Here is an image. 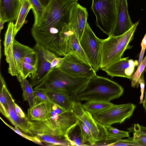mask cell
<instances>
[{
	"label": "cell",
	"instance_id": "cell-1",
	"mask_svg": "<svg viewBox=\"0 0 146 146\" xmlns=\"http://www.w3.org/2000/svg\"><path fill=\"white\" fill-rule=\"evenodd\" d=\"M75 2L71 0H51L45 7L38 23L33 26L31 32L46 42L57 40L64 25L69 23L70 10Z\"/></svg>",
	"mask_w": 146,
	"mask_h": 146
},
{
	"label": "cell",
	"instance_id": "cell-2",
	"mask_svg": "<svg viewBox=\"0 0 146 146\" xmlns=\"http://www.w3.org/2000/svg\"><path fill=\"white\" fill-rule=\"evenodd\" d=\"M47 103L48 111L46 119L29 120L28 130L32 136L44 134L64 137L67 130L77 122L78 119L73 110H66L51 101Z\"/></svg>",
	"mask_w": 146,
	"mask_h": 146
},
{
	"label": "cell",
	"instance_id": "cell-3",
	"mask_svg": "<svg viewBox=\"0 0 146 146\" xmlns=\"http://www.w3.org/2000/svg\"><path fill=\"white\" fill-rule=\"evenodd\" d=\"M123 87L117 83L97 75L88 79L78 92L76 101H100L110 102L123 93Z\"/></svg>",
	"mask_w": 146,
	"mask_h": 146
},
{
	"label": "cell",
	"instance_id": "cell-4",
	"mask_svg": "<svg viewBox=\"0 0 146 146\" xmlns=\"http://www.w3.org/2000/svg\"><path fill=\"white\" fill-rule=\"evenodd\" d=\"M139 21L123 34L110 36L102 39L101 69L105 68L122 58L124 52L132 46L129 43L133 39Z\"/></svg>",
	"mask_w": 146,
	"mask_h": 146
},
{
	"label": "cell",
	"instance_id": "cell-5",
	"mask_svg": "<svg viewBox=\"0 0 146 146\" xmlns=\"http://www.w3.org/2000/svg\"><path fill=\"white\" fill-rule=\"evenodd\" d=\"M87 80L72 76L57 68L33 89L66 91L76 101L78 92L85 86Z\"/></svg>",
	"mask_w": 146,
	"mask_h": 146
},
{
	"label": "cell",
	"instance_id": "cell-6",
	"mask_svg": "<svg viewBox=\"0 0 146 146\" xmlns=\"http://www.w3.org/2000/svg\"><path fill=\"white\" fill-rule=\"evenodd\" d=\"M91 9L96 16L97 26L110 36L117 17L115 0H92Z\"/></svg>",
	"mask_w": 146,
	"mask_h": 146
},
{
	"label": "cell",
	"instance_id": "cell-7",
	"mask_svg": "<svg viewBox=\"0 0 146 146\" xmlns=\"http://www.w3.org/2000/svg\"><path fill=\"white\" fill-rule=\"evenodd\" d=\"M102 41L87 22L80 42L90 65L96 72L101 69Z\"/></svg>",
	"mask_w": 146,
	"mask_h": 146
},
{
	"label": "cell",
	"instance_id": "cell-8",
	"mask_svg": "<svg viewBox=\"0 0 146 146\" xmlns=\"http://www.w3.org/2000/svg\"><path fill=\"white\" fill-rule=\"evenodd\" d=\"M135 107V104L131 103L114 104L103 111L93 114V116L104 126L121 123L131 117Z\"/></svg>",
	"mask_w": 146,
	"mask_h": 146
},
{
	"label": "cell",
	"instance_id": "cell-9",
	"mask_svg": "<svg viewBox=\"0 0 146 146\" xmlns=\"http://www.w3.org/2000/svg\"><path fill=\"white\" fill-rule=\"evenodd\" d=\"M72 76L88 79L96 75L92 66L75 54L70 53L62 58L58 68Z\"/></svg>",
	"mask_w": 146,
	"mask_h": 146
},
{
	"label": "cell",
	"instance_id": "cell-10",
	"mask_svg": "<svg viewBox=\"0 0 146 146\" xmlns=\"http://www.w3.org/2000/svg\"><path fill=\"white\" fill-rule=\"evenodd\" d=\"M73 110L78 118L89 129L96 142L105 140L104 126L96 120L92 115L84 109L80 101L75 102Z\"/></svg>",
	"mask_w": 146,
	"mask_h": 146
},
{
	"label": "cell",
	"instance_id": "cell-11",
	"mask_svg": "<svg viewBox=\"0 0 146 146\" xmlns=\"http://www.w3.org/2000/svg\"><path fill=\"white\" fill-rule=\"evenodd\" d=\"M129 57L122 58L101 69L111 78L119 77L131 79L135 67L138 66V62L137 60L129 59Z\"/></svg>",
	"mask_w": 146,
	"mask_h": 146
},
{
	"label": "cell",
	"instance_id": "cell-12",
	"mask_svg": "<svg viewBox=\"0 0 146 146\" xmlns=\"http://www.w3.org/2000/svg\"><path fill=\"white\" fill-rule=\"evenodd\" d=\"M88 13L86 9L77 2L72 6L70 11L69 24L80 39L87 22Z\"/></svg>",
	"mask_w": 146,
	"mask_h": 146
},
{
	"label": "cell",
	"instance_id": "cell-13",
	"mask_svg": "<svg viewBox=\"0 0 146 146\" xmlns=\"http://www.w3.org/2000/svg\"><path fill=\"white\" fill-rule=\"evenodd\" d=\"M129 14L127 0H119L115 26L110 36L123 34L133 25Z\"/></svg>",
	"mask_w": 146,
	"mask_h": 146
},
{
	"label": "cell",
	"instance_id": "cell-14",
	"mask_svg": "<svg viewBox=\"0 0 146 146\" xmlns=\"http://www.w3.org/2000/svg\"><path fill=\"white\" fill-rule=\"evenodd\" d=\"M38 53L39 61L38 69L35 76L31 79V84L33 87L41 83L49 74L51 62L44 58L42 50V46L36 43L33 48Z\"/></svg>",
	"mask_w": 146,
	"mask_h": 146
},
{
	"label": "cell",
	"instance_id": "cell-15",
	"mask_svg": "<svg viewBox=\"0 0 146 146\" xmlns=\"http://www.w3.org/2000/svg\"><path fill=\"white\" fill-rule=\"evenodd\" d=\"M7 94L8 108L5 117L10 121L15 127H17L26 133L31 135L28 129V118H22L18 115L15 111L14 100L8 90Z\"/></svg>",
	"mask_w": 146,
	"mask_h": 146
},
{
	"label": "cell",
	"instance_id": "cell-16",
	"mask_svg": "<svg viewBox=\"0 0 146 146\" xmlns=\"http://www.w3.org/2000/svg\"><path fill=\"white\" fill-rule=\"evenodd\" d=\"M21 6L18 0H0V18L6 22L17 20Z\"/></svg>",
	"mask_w": 146,
	"mask_h": 146
},
{
	"label": "cell",
	"instance_id": "cell-17",
	"mask_svg": "<svg viewBox=\"0 0 146 146\" xmlns=\"http://www.w3.org/2000/svg\"><path fill=\"white\" fill-rule=\"evenodd\" d=\"M43 90L52 102L66 110H73L76 101L68 92L64 91Z\"/></svg>",
	"mask_w": 146,
	"mask_h": 146
},
{
	"label": "cell",
	"instance_id": "cell-18",
	"mask_svg": "<svg viewBox=\"0 0 146 146\" xmlns=\"http://www.w3.org/2000/svg\"><path fill=\"white\" fill-rule=\"evenodd\" d=\"M13 49L16 68L18 73L22 76L23 66L25 58L27 55L34 50L19 43L15 39L13 42Z\"/></svg>",
	"mask_w": 146,
	"mask_h": 146
},
{
	"label": "cell",
	"instance_id": "cell-19",
	"mask_svg": "<svg viewBox=\"0 0 146 146\" xmlns=\"http://www.w3.org/2000/svg\"><path fill=\"white\" fill-rule=\"evenodd\" d=\"M48 102H41L35 103L27 111V117L32 121H44L46 119L48 111Z\"/></svg>",
	"mask_w": 146,
	"mask_h": 146
},
{
	"label": "cell",
	"instance_id": "cell-20",
	"mask_svg": "<svg viewBox=\"0 0 146 146\" xmlns=\"http://www.w3.org/2000/svg\"><path fill=\"white\" fill-rule=\"evenodd\" d=\"M64 137L71 146L88 145L83 137L78 121L67 130Z\"/></svg>",
	"mask_w": 146,
	"mask_h": 146
},
{
	"label": "cell",
	"instance_id": "cell-21",
	"mask_svg": "<svg viewBox=\"0 0 146 146\" xmlns=\"http://www.w3.org/2000/svg\"><path fill=\"white\" fill-rule=\"evenodd\" d=\"M71 53L75 54L90 65L89 61L80 44V39L74 30L71 34L67 43V54Z\"/></svg>",
	"mask_w": 146,
	"mask_h": 146
},
{
	"label": "cell",
	"instance_id": "cell-22",
	"mask_svg": "<svg viewBox=\"0 0 146 146\" xmlns=\"http://www.w3.org/2000/svg\"><path fill=\"white\" fill-rule=\"evenodd\" d=\"M16 76L23 91V99L28 102L29 108H31L35 103V95L33 87L26 79L24 78L20 74L18 73Z\"/></svg>",
	"mask_w": 146,
	"mask_h": 146
},
{
	"label": "cell",
	"instance_id": "cell-23",
	"mask_svg": "<svg viewBox=\"0 0 146 146\" xmlns=\"http://www.w3.org/2000/svg\"><path fill=\"white\" fill-rule=\"evenodd\" d=\"M114 105L110 102L92 101H88L82 104V106L85 110L93 115L103 111Z\"/></svg>",
	"mask_w": 146,
	"mask_h": 146
},
{
	"label": "cell",
	"instance_id": "cell-24",
	"mask_svg": "<svg viewBox=\"0 0 146 146\" xmlns=\"http://www.w3.org/2000/svg\"><path fill=\"white\" fill-rule=\"evenodd\" d=\"M32 7L29 0H23L21 2V7L16 23L15 24L14 36L23 26L26 17Z\"/></svg>",
	"mask_w": 146,
	"mask_h": 146
},
{
	"label": "cell",
	"instance_id": "cell-25",
	"mask_svg": "<svg viewBox=\"0 0 146 146\" xmlns=\"http://www.w3.org/2000/svg\"><path fill=\"white\" fill-rule=\"evenodd\" d=\"M47 145L71 146L65 137H58L49 134H39L35 135Z\"/></svg>",
	"mask_w": 146,
	"mask_h": 146
},
{
	"label": "cell",
	"instance_id": "cell-26",
	"mask_svg": "<svg viewBox=\"0 0 146 146\" xmlns=\"http://www.w3.org/2000/svg\"><path fill=\"white\" fill-rule=\"evenodd\" d=\"M129 130L133 133V137L137 146H146V127L136 123Z\"/></svg>",
	"mask_w": 146,
	"mask_h": 146
},
{
	"label": "cell",
	"instance_id": "cell-27",
	"mask_svg": "<svg viewBox=\"0 0 146 146\" xmlns=\"http://www.w3.org/2000/svg\"><path fill=\"white\" fill-rule=\"evenodd\" d=\"M104 128L105 135L104 141L117 140L129 137V131L120 130L111 125L104 126Z\"/></svg>",
	"mask_w": 146,
	"mask_h": 146
},
{
	"label": "cell",
	"instance_id": "cell-28",
	"mask_svg": "<svg viewBox=\"0 0 146 146\" xmlns=\"http://www.w3.org/2000/svg\"><path fill=\"white\" fill-rule=\"evenodd\" d=\"M1 87L0 93V111L5 116L8 108L7 91L8 90L5 80L0 74Z\"/></svg>",
	"mask_w": 146,
	"mask_h": 146
},
{
	"label": "cell",
	"instance_id": "cell-29",
	"mask_svg": "<svg viewBox=\"0 0 146 146\" xmlns=\"http://www.w3.org/2000/svg\"><path fill=\"white\" fill-rule=\"evenodd\" d=\"M15 24L13 21L10 22L8 25L7 29L5 35L3 42L4 49V54L6 56L7 54L8 48L13 43L15 37L14 36Z\"/></svg>",
	"mask_w": 146,
	"mask_h": 146
},
{
	"label": "cell",
	"instance_id": "cell-30",
	"mask_svg": "<svg viewBox=\"0 0 146 146\" xmlns=\"http://www.w3.org/2000/svg\"><path fill=\"white\" fill-rule=\"evenodd\" d=\"M103 141H105L104 143L99 142L98 145L108 146H137L133 137H130L126 139H121L117 140Z\"/></svg>",
	"mask_w": 146,
	"mask_h": 146
},
{
	"label": "cell",
	"instance_id": "cell-31",
	"mask_svg": "<svg viewBox=\"0 0 146 146\" xmlns=\"http://www.w3.org/2000/svg\"><path fill=\"white\" fill-rule=\"evenodd\" d=\"M32 7L35 21L33 25H36L39 22L44 11L45 7L39 0H29Z\"/></svg>",
	"mask_w": 146,
	"mask_h": 146
},
{
	"label": "cell",
	"instance_id": "cell-32",
	"mask_svg": "<svg viewBox=\"0 0 146 146\" xmlns=\"http://www.w3.org/2000/svg\"><path fill=\"white\" fill-rule=\"evenodd\" d=\"M13 43L10 46L6 56V60L9 64L8 72L13 76H17L18 74L15 65V62L14 57L13 49Z\"/></svg>",
	"mask_w": 146,
	"mask_h": 146
},
{
	"label": "cell",
	"instance_id": "cell-33",
	"mask_svg": "<svg viewBox=\"0 0 146 146\" xmlns=\"http://www.w3.org/2000/svg\"><path fill=\"white\" fill-rule=\"evenodd\" d=\"M78 122L80 126L83 137L87 144H89V145H94L96 142L93 138L89 129L79 119L78 120ZM88 145H89L88 144Z\"/></svg>",
	"mask_w": 146,
	"mask_h": 146
},
{
	"label": "cell",
	"instance_id": "cell-34",
	"mask_svg": "<svg viewBox=\"0 0 146 146\" xmlns=\"http://www.w3.org/2000/svg\"><path fill=\"white\" fill-rule=\"evenodd\" d=\"M0 118L6 125L23 137L38 144L41 145H44L43 144V143L36 136H32L27 134L22 131L18 128L17 127H14L10 125L5 121L1 117Z\"/></svg>",
	"mask_w": 146,
	"mask_h": 146
},
{
	"label": "cell",
	"instance_id": "cell-35",
	"mask_svg": "<svg viewBox=\"0 0 146 146\" xmlns=\"http://www.w3.org/2000/svg\"><path fill=\"white\" fill-rule=\"evenodd\" d=\"M146 67V55L138 66L137 70L132 75L131 80V85L132 87L137 86L138 79L140 77Z\"/></svg>",
	"mask_w": 146,
	"mask_h": 146
},
{
	"label": "cell",
	"instance_id": "cell-36",
	"mask_svg": "<svg viewBox=\"0 0 146 146\" xmlns=\"http://www.w3.org/2000/svg\"><path fill=\"white\" fill-rule=\"evenodd\" d=\"M38 68L25 62H24L23 66V77L26 78L29 76L30 79L35 75Z\"/></svg>",
	"mask_w": 146,
	"mask_h": 146
},
{
	"label": "cell",
	"instance_id": "cell-37",
	"mask_svg": "<svg viewBox=\"0 0 146 146\" xmlns=\"http://www.w3.org/2000/svg\"><path fill=\"white\" fill-rule=\"evenodd\" d=\"M34 90L35 95V104L41 102H49L51 101L43 90L39 89Z\"/></svg>",
	"mask_w": 146,
	"mask_h": 146
},
{
	"label": "cell",
	"instance_id": "cell-38",
	"mask_svg": "<svg viewBox=\"0 0 146 146\" xmlns=\"http://www.w3.org/2000/svg\"><path fill=\"white\" fill-rule=\"evenodd\" d=\"M39 57L37 53L35 50L28 54L25 57L24 62H25L38 68Z\"/></svg>",
	"mask_w": 146,
	"mask_h": 146
},
{
	"label": "cell",
	"instance_id": "cell-39",
	"mask_svg": "<svg viewBox=\"0 0 146 146\" xmlns=\"http://www.w3.org/2000/svg\"><path fill=\"white\" fill-rule=\"evenodd\" d=\"M140 85L141 88V95L140 96V103H142L143 100V98L144 96V92L145 87V81L144 79V75L143 73L140 77L138 80L137 82V87H138L139 84Z\"/></svg>",
	"mask_w": 146,
	"mask_h": 146
},
{
	"label": "cell",
	"instance_id": "cell-40",
	"mask_svg": "<svg viewBox=\"0 0 146 146\" xmlns=\"http://www.w3.org/2000/svg\"><path fill=\"white\" fill-rule=\"evenodd\" d=\"M141 46V48L138 60V66L140 65L143 59V56L146 49V33L145 34L142 40Z\"/></svg>",
	"mask_w": 146,
	"mask_h": 146
},
{
	"label": "cell",
	"instance_id": "cell-41",
	"mask_svg": "<svg viewBox=\"0 0 146 146\" xmlns=\"http://www.w3.org/2000/svg\"><path fill=\"white\" fill-rule=\"evenodd\" d=\"M62 58L57 56L52 61L50 68L49 71V74L54 69L59 68L62 61Z\"/></svg>",
	"mask_w": 146,
	"mask_h": 146
},
{
	"label": "cell",
	"instance_id": "cell-42",
	"mask_svg": "<svg viewBox=\"0 0 146 146\" xmlns=\"http://www.w3.org/2000/svg\"><path fill=\"white\" fill-rule=\"evenodd\" d=\"M15 111L17 114L20 117L23 119H28V117L21 108L15 103Z\"/></svg>",
	"mask_w": 146,
	"mask_h": 146
},
{
	"label": "cell",
	"instance_id": "cell-43",
	"mask_svg": "<svg viewBox=\"0 0 146 146\" xmlns=\"http://www.w3.org/2000/svg\"><path fill=\"white\" fill-rule=\"evenodd\" d=\"M43 6L45 7L48 4L51 0H39Z\"/></svg>",
	"mask_w": 146,
	"mask_h": 146
},
{
	"label": "cell",
	"instance_id": "cell-44",
	"mask_svg": "<svg viewBox=\"0 0 146 146\" xmlns=\"http://www.w3.org/2000/svg\"><path fill=\"white\" fill-rule=\"evenodd\" d=\"M6 22L0 18V32L1 33V30L3 29L4 23Z\"/></svg>",
	"mask_w": 146,
	"mask_h": 146
},
{
	"label": "cell",
	"instance_id": "cell-45",
	"mask_svg": "<svg viewBox=\"0 0 146 146\" xmlns=\"http://www.w3.org/2000/svg\"><path fill=\"white\" fill-rule=\"evenodd\" d=\"M143 107L146 112V91L145 92V96L144 100H143L142 103Z\"/></svg>",
	"mask_w": 146,
	"mask_h": 146
},
{
	"label": "cell",
	"instance_id": "cell-46",
	"mask_svg": "<svg viewBox=\"0 0 146 146\" xmlns=\"http://www.w3.org/2000/svg\"><path fill=\"white\" fill-rule=\"evenodd\" d=\"M119 0H115V7L116 13H117Z\"/></svg>",
	"mask_w": 146,
	"mask_h": 146
},
{
	"label": "cell",
	"instance_id": "cell-47",
	"mask_svg": "<svg viewBox=\"0 0 146 146\" xmlns=\"http://www.w3.org/2000/svg\"><path fill=\"white\" fill-rule=\"evenodd\" d=\"M71 0L74 1V2H77V1L79 0Z\"/></svg>",
	"mask_w": 146,
	"mask_h": 146
},
{
	"label": "cell",
	"instance_id": "cell-48",
	"mask_svg": "<svg viewBox=\"0 0 146 146\" xmlns=\"http://www.w3.org/2000/svg\"><path fill=\"white\" fill-rule=\"evenodd\" d=\"M21 3L22 1L23 0H18Z\"/></svg>",
	"mask_w": 146,
	"mask_h": 146
},
{
	"label": "cell",
	"instance_id": "cell-49",
	"mask_svg": "<svg viewBox=\"0 0 146 146\" xmlns=\"http://www.w3.org/2000/svg\"></svg>",
	"mask_w": 146,
	"mask_h": 146
}]
</instances>
